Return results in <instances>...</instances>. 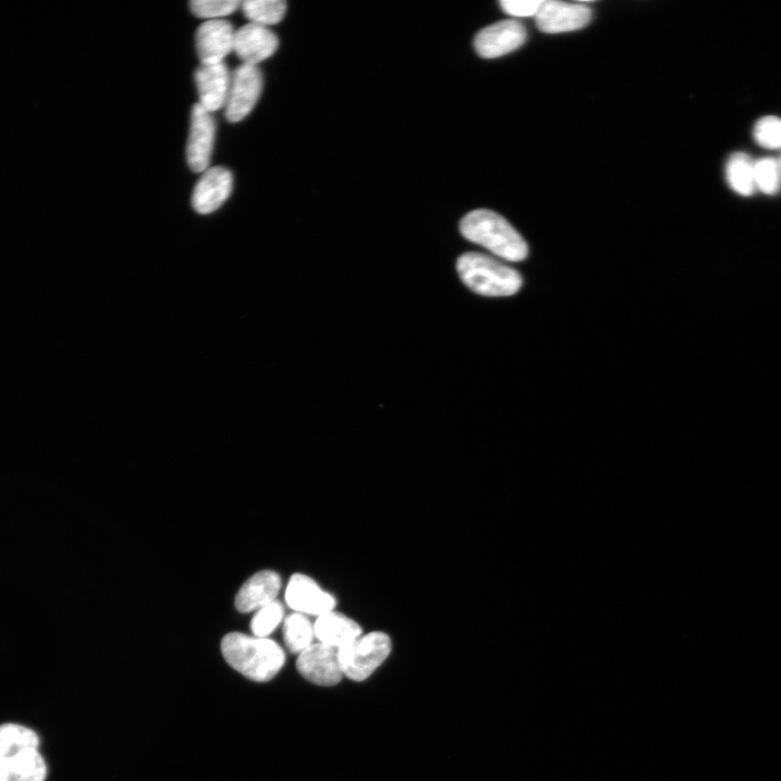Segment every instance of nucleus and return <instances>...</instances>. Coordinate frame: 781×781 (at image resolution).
I'll return each mask as SVG.
<instances>
[{"label": "nucleus", "instance_id": "f257e3e1", "mask_svg": "<svg viewBox=\"0 0 781 781\" xmlns=\"http://www.w3.org/2000/svg\"><path fill=\"white\" fill-rule=\"evenodd\" d=\"M220 649L232 668L256 682L271 680L285 663L284 650L268 637L229 632L222 638Z\"/></svg>", "mask_w": 781, "mask_h": 781}, {"label": "nucleus", "instance_id": "f03ea898", "mask_svg": "<svg viewBox=\"0 0 781 781\" xmlns=\"http://www.w3.org/2000/svg\"><path fill=\"white\" fill-rule=\"evenodd\" d=\"M460 231L469 241L509 261H521L528 255L522 235L499 214L476 209L460 221Z\"/></svg>", "mask_w": 781, "mask_h": 781}, {"label": "nucleus", "instance_id": "7ed1b4c3", "mask_svg": "<svg viewBox=\"0 0 781 781\" xmlns=\"http://www.w3.org/2000/svg\"><path fill=\"white\" fill-rule=\"evenodd\" d=\"M462 282L484 296H510L522 286V276L513 268L487 255L469 252L457 260Z\"/></svg>", "mask_w": 781, "mask_h": 781}, {"label": "nucleus", "instance_id": "20e7f679", "mask_svg": "<svg viewBox=\"0 0 781 781\" xmlns=\"http://www.w3.org/2000/svg\"><path fill=\"white\" fill-rule=\"evenodd\" d=\"M344 677L354 681L368 679L392 652L390 637L380 630L362 633L337 650Z\"/></svg>", "mask_w": 781, "mask_h": 781}, {"label": "nucleus", "instance_id": "39448f33", "mask_svg": "<svg viewBox=\"0 0 781 781\" xmlns=\"http://www.w3.org/2000/svg\"><path fill=\"white\" fill-rule=\"evenodd\" d=\"M263 90V74L258 66L241 64L231 73L225 104V117L230 123L245 118L256 105Z\"/></svg>", "mask_w": 781, "mask_h": 781}, {"label": "nucleus", "instance_id": "423d86ee", "mask_svg": "<svg viewBox=\"0 0 781 781\" xmlns=\"http://www.w3.org/2000/svg\"><path fill=\"white\" fill-rule=\"evenodd\" d=\"M296 668L303 678L317 686H335L344 677L337 649L321 642H313L298 654Z\"/></svg>", "mask_w": 781, "mask_h": 781}, {"label": "nucleus", "instance_id": "0eeeda50", "mask_svg": "<svg viewBox=\"0 0 781 781\" xmlns=\"http://www.w3.org/2000/svg\"><path fill=\"white\" fill-rule=\"evenodd\" d=\"M286 604L296 613L320 616L333 611L336 599L310 576L295 573L285 588Z\"/></svg>", "mask_w": 781, "mask_h": 781}, {"label": "nucleus", "instance_id": "6e6552de", "mask_svg": "<svg viewBox=\"0 0 781 781\" xmlns=\"http://www.w3.org/2000/svg\"><path fill=\"white\" fill-rule=\"evenodd\" d=\"M216 133L215 119L199 103L191 111L190 132L185 149L187 163L194 172L208 169Z\"/></svg>", "mask_w": 781, "mask_h": 781}, {"label": "nucleus", "instance_id": "1a4fd4ad", "mask_svg": "<svg viewBox=\"0 0 781 781\" xmlns=\"http://www.w3.org/2000/svg\"><path fill=\"white\" fill-rule=\"evenodd\" d=\"M591 20V10L585 3L542 0L535 15L537 27L547 34L577 30Z\"/></svg>", "mask_w": 781, "mask_h": 781}, {"label": "nucleus", "instance_id": "9d476101", "mask_svg": "<svg viewBox=\"0 0 781 781\" xmlns=\"http://www.w3.org/2000/svg\"><path fill=\"white\" fill-rule=\"evenodd\" d=\"M526 29L515 20H504L479 30L474 38L476 53L485 59L504 55L526 40Z\"/></svg>", "mask_w": 781, "mask_h": 781}, {"label": "nucleus", "instance_id": "9b49d317", "mask_svg": "<svg viewBox=\"0 0 781 781\" xmlns=\"http://www.w3.org/2000/svg\"><path fill=\"white\" fill-rule=\"evenodd\" d=\"M233 187V177L229 169L215 166L206 169L196 182L191 203L199 214L217 210L229 197Z\"/></svg>", "mask_w": 781, "mask_h": 781}, {"label": "nucleus", "instance_id": "f8f14e48", "mask_svg": "<svg viewBox=\"0 0 781 781\" xmlns=\"http://www.w3.org/2000/svg\"><path fill=\"white\" fill-rule=\"evenodd\" d=\"M235 30L226 20H209L195 33V49L201 63L222 62L233 51Z\"/></svg>", "mask_w": 781, "mask_h": 781}, {"label": "nucleus", "instance_id": "ddd939ff", "mask_svg": "<svg viewBox=\"0 0 781 781\" xmlns=\"http://www.w3.org/2000/svg\"><path fill=\"white\" fill-rule=\"evenodd\" d=\"M200 102L209 113L225 106L231 81V73L223 62L201 63L194 72Z\"/></svg>", "mask_w": 781, "mask_h": 781}, {"label": "nucleus", "instance_id": "4468645a", "mask_svg": "<svg viewBox=\"0 0 781 781\" xmlns=\"http://www.w3.org/2000/svg\"><path fill=\"white\" fill-rule=\"evenodd\" d=\"M279 46L276 34L266 26L248 23L234 34L233 52L243 64L256 65L270 57Z\"/></svg>", "mask_w": 781, "mask_h": 781}, {"label": "nucleus", "instance_id": "2eb2a0df", "mask_svg": "<svg viewBox=\"0 0 781 781\" xmlns=\"http://www.w3.org/2000/svg\"><path fill=\"white\" fill-rule=\"evenodd\" d=\"M281 589L280 575L270 569L257 572L239 589L235 607L241 613L257 611L276 600Z\"/></svg>", "mask_w": 781, "mask_h": 781}, {"label": "nucleus", "instance_id": "dca6fc26", "mask_svg": "<svg viewBox=\"0 0 781 781\" xmlns=\"http://www.w3.org/2000/svg\"><path fill=\"white\" fill-rule=\"evenodd\" d=\"M318 642L340 649L362 635L361 626L335 610L324 613L313 622Z\"/></svg>", "mask_w": 781, "mask_h": 781}, {"label": "nucleus", "instance_id": "f3484780", "mask_svg": "<svg viewBox=\"0 0 781 781\" xmlns=\"http://www.w3.org/2000/svg\"><path fill=\"white\" fill-rule=\"evenodd\" d=\"M46 773V764L37 748L0 759V781H43Z\"/></svg>", "mask_w": 781, "mask_h": 781}, {"label": "nucleus", "instance_id": "a211bd4d", "mask_svg": "<svg viewBox=\"0 0 781 781\" xmlns=\"http://www.w3.org/2000/svg\"><path fill=\"white\" fill-rule=\"evenodd\" d=\"M726 177L730 188L742 196H750L756 190L755 163L743 152L730 155L726 164Z\"/></svg>", "mask_w": 781, "mask_h": 781}, {"label": "nucleus", "instance_id": "6ab92c4d", "mask_svg": "<svg viewBox=\"0 0 781 781\" xmlns=\"http://www.w3.org/2000/svg\"><path fill=\"white\" fill-rule=\"evenodd\" d=\"M282 635L287 650L299 654L313 643V623L304 614H289L282 626Z\"/></svg>", "mask_w": 781, "mask_h": 781}, {"label": "nucleus", "instance_id": "aec40b11", "mask_svg": "<svg viewBox=\"0 0 781 781\" xmlns=\"http://www.w3.org/2000/svg\"><path fill=\"white\" fill-rule=\"evenodd\" d=\"M37 734L23 726L7 724L0 727V759L13 757L24 750L37 748Z\"/></svg>", "mask_w": 781, "mask_h": 781}, {"label": "nucleus", "instance_id": "412c9836", "mask_svg": "<svg viewBox=\"0 0 781 781\" xmlns=\"http://www.w3.org/2000/svg\"><path fill=\"white\" fill-rule=\"evenodd\" d=\"M240 7L249 23L266 27L278 24L286 12L283 0H245Z\"/></svg>", "mask_w": 781, "mask_h": 781}, {"label": "nucleus", "instance_id": "4be33fe9", "mask_svg": "<svg viewBox=\"0 0 781 781\" xmlns=\"http://www.w3.org/2000/svg\"><path fill=\"white\" fill-rule=\"evenodd\" d=\"M284 607L278 600L258 609L251 620L253 636L266 638L280 625Z\"/></svg>", "mask_w": 781, "mask_h": 781}, {"label": "nucleus", "instance_id": "5701e85b", "mask_svg": "<svg viewBox=\"0 0 781 781\" xmlns=\"http://www.w3.org/2000/svg\"><path fill=\"white\" fill-rule=\"evenodd\" d=\"M755 183L756 188L765 194L778 193L781 189V164L770 157L756 162Z\"/></svg>", "mask_w": 781, "mask_h": 781}, {"label": "nucleus", "instance_id": "b1692460", "mask_svg": "<svg viewBox=\"0 0 781 781\" xmlns=\"http://www.w3.org/2000/svg\"><path fill=\"white\" fill-rule=\"evenodd\" d=\"M191 12L202 18L219 20L233 13L240 5L239 0H193L189 3Z\"/></svg>", "mask_w": 781, "mask_h": 781}, {"label": "nucleus", "instance_id": "393cba45", "mask_svg": "<svg viewBox=\"0 0 781 781\" xmlns=\"http://www.w3.org/2000/svg\"><path fill=\"white\" fill-rule=\"evenodd\" d=\"M754 138L755 141L763 148H780L781 119L776 116H765L758 119L754 127Z\"/></svg>", "mask_w": 781, "mask_h": 781}, {"label": "nucleus", "instance_id": "a878e982", "mask_svg": "<svg viewBox=\"0 0 781 781\" xmlns=\"http://www.w3.org/2000/svg\"><path fill=\"white\" fill-rule=\"evenodd\" d=\"M542 0H502L500 5L502 10L517 17L535 16Z\"/></svg>", "mask_w": 781, "mask_h": 781}, {"label": "nucleus", "instance_id": "bb28decb", "mask_svg": "<svg viewBox=\"0 0 781 781\" xmlns=\"http://www.w3.org/2000/svg\"><path fill=\"white\" fill-rule=\"evenodd\" d=\"M781 164V163H780Z\"/></svg>", "mask_w": 781, "mask_h": 781}]
</instances>
